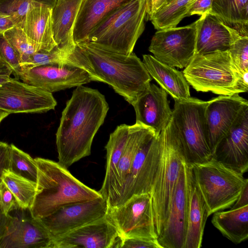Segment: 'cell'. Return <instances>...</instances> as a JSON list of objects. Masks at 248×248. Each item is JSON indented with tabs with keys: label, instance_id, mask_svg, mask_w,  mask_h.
I'll use <instances>...</instances> for the list:
<instances>
[{
	"label": "cell",
	"instance_id": "obj_44",
	"mask_svg": "<svg viewBox=\"0 0 248 248\" xmlns=\"http://www.w3.org/2000/svg\"><path fill=\"white\" fill-rule=\"evenodd\" d=\"M16 26L10 16L0 13V34Z\"/></svg>",
	"mask_w": 248,
	"mask_h": 248
},
{
	"label": "cell",
	"instance_id": "obj_29",
	"mask_svg": "<svg viewBox=\"0 0 248 248\" xmlns=\"http://www.w3.org/2000/svg\"><path fill=\"white\" fill-rule=\"evenodd\" d=\"M211 222L221 233L235 244L248 238V205L213 214Z\"/></svg>",
	"mask_w": 248,
	"mask_h": 248
},
{
	"label": "cell",
	"instance_id": "obj_31",
	"mask_svg": "<svg viewBox=\"0 0 248 248\" xmlns=\"http://www.w3.org/2000/svg\"><path fill=\"white\" fill-rule=\"evenodd\" d=\"M195 0H170L150 18L156 30L176 27Z\"/></svg>",
	"mask_w": 248,
	"mask_h": 248
},
{
	"label": "cell",
	"instance_id": "obj_12",
	"mask_svg": "<svg viewBox=\"0 0 248 248\" xmlns=\"http://www.w3.org/2000/svg\"><path fill=\"white\" fill-rule=\"evenodd\" d=\"M159 151V135L154 131L144 140L135 155L117 206L134 195L150 194L157 169Z\"/></svg>",
	"mask_w": 248,
	"mask_h": 248
},
{
	"label": "cell",
	"instance_id": "obj_27",
	"mask_svg": "<svg viewBox=\"0 0 248 248\" xmlns=\"http://www.w3.org/2000/svg\"><path fill=\"white\" fill-rule=\"evenodd\" d=\"M208 210L191 174L189 190L187 226L184 248L202 247Z\"/></svg>",
	"mask_w": 248,
	"mask_h": 248
},
{
	"label": "cell",
	"instance_id": "obj_7",
	"mask_svg": "<svg viewBox=\"0 0 248 248\" xmlns=\"http://www.w3.org/2000/svg\"><path fill=\"white\" fill-rule=\"evenodd\" d=\"M174 102L166 126L180 141L187 162L193 164L210 160L212 153L207 140L204 120L208 101L190 97Z\"/></svg>",
	"mask_w": 248,
	"mask_h": 248
},
{
	"label": "cell",
	"instance_id": "obj_9",
	"mask_svg": "<svg viewBox=\"0 0 248 248\" xmlns=\"http://www.w3.org/2000/svg\"><path fill=\"white\" fill-rule=\"evenodd\" d=\"M106 215L120 239H157L149 193L134 195L119 206L108 207Z\"/></svg>",
	"mask_w": 248,
	"mask_h": 248
},
{
	"label": "cell",
	"instance_id": "obj_43",
	"mask_svg": "<svg viewBox=\"0 0 248 248\" xmlns=\"http://www.w3.org/2000/svg\"><path fill=\"white\" fill-rule=\"evenodd\" d=\"M170 0H149L147 19H150L153 15L165 6Z\"/></svg>",
	"mask_w": 248,
	"mask_h": 248
},
{
	"label": "cell",
	"instance_id": "obj_42",
	"mask_svg": "<svg viewBox=\"0 0 248 248\" xmlns=\"http://www.w3.org/2000/svg\"><path fill=\"white\" fill-rule=\"evenodd\" d=\"M9 144L3 142H0V184L4 172L9 170Z\"/></svg>",
	"mask_w": 248,
	"mask_h": 248
},
{
	"label": "cell",
	"instance_id": "obj_36",
	"mask_svg": "<svg viewBox=\"0 0 248 248\" xmlns=\"http://www.w3.org/2000/svg\"><path fill=\"white\" fill-rule=\"evenodd\" d=\"M3 35L18 56L21 66L36 52L20 26H15L5 32Z\"/></svg>",
	"mask_w": 248,
	"mask_h": 248
},
{
	"label": "cell",
	"instance_id": "obj_21",
	"mask_svg": "<svg viewBox=\"0 0 248 248\" xmlns=\"http://www.w3.org/2000/svg\"><path fill=\"white\" fill-rule=\"evenodd\" d=\"M53 8L33 3L19 26L36 52L50 51L57 46L53 31Z\"/></svg>",
	"mask_w": 248,
	"mask_h": 248
},
{
	"label": "cell",
	"instance_id": "obj_6",
	"mask_svg": "<svg viewBox=\"0 0 248 248\" xmlns=\"http://www.w3.org/2000/svg\"><path fill=\"white\" fill-rule=\"evenodd\" d=\"M193 179L206 203L208 216L231 207L248 179L213 157L191 164Z\"/></svg>",
	"mask_w": 248,
	"mask_h": 248
},
{
	"label": "cell",
	"instance_id": "obj_30",
	"mask_svg": "<svg viewBox=\"0 0 248 248\" xmlns=\"http://www.w3.org/2000/svg\"><path fill=\"white\" fill-rule=\"evenodd\" d=\"M210 13L240 34L248 36V0H212Z\"/></svg>",
	"mask_w": 248,
	"mask_h": 248
},
{
	"label": "cell",
	"instance_id": "obj_10",
	"mask_svg": "<svg viewBox=\"0 0 248 248\" xmlns=\"http://www.w3.org/2000/svg\"><path fill=\"white\" fill-rule=\"evenodd\" d=\"M199 21L200 18L186 26L157 30L151 39L149 51L165 64L185 68L195 53Z\"/></svg>",
	"mask_w": 248,
	"mask_h": 248
},
{
	"label": "cell",
	"instance_id": "obj_13",
	"mask_svg": "<svg viewBox=\"0 0 248 248\" xmlns=\"http://www.w3.org/2000/svg\"><path fill=\"white\" fill-rule=\"evenodd\" d=\"M108 204L102 196L62 206L39 219L53 239L105 217Z\"/></svg>",
	"mask_w": 248,
	"mask_h": 248
},
{
	"label": "cell",
	"instance_id": "obj_23",
	"mask_svg": "<svg viewBox=\"0 0 248 248\" xmlns=\"http://www.w3.org/2000/svg\"><path fill=\"white\" fill-rule=\"evenodd\" d=\"M232 41L228 26L217 16L207 13L200 17L195 54H205L229 49Z\"/></svg>",
	"mask_w": 248,
	"mask_h": 248
},
{
	"label": "cell",
	"instance_id": "obj_24",
	"mask_svg": "<svg viewBox=\"0 0 248 248\" xmlns=\"http://www.w3.org/2000/svg\"><path fill=\"white\" fill-rule=\"evenodd\" d=\"M82 0H57L52 10L53 31L57 46L70 53L76 46L73 31Z\"/></svg>",
	"mask_w": 248,
	"mask_h": 248
},
{
	"label": "cell",
	"instance_id": "obj_48",
	"mask_svg": "<svg viewBox=\"0 0 248 248\" xmlns=\"http://www.w3.org/2000/svg\"><path fill=\"white\" fill-rule=\"evenodd\" d=\"M9 114V113L0 109V124L1 122Z\"/></svg>",
	"mask_w": 248,
	"mask_h": 248
},
{
	"label": "cell",
	"instance_id": "obj_15",
	"mask_svg": "<svg viewBox=\"0 0 248 248\" xmlns=\"http://www.w3.org/2000/svg\"><path fill=\"white\" fill-rule=\"evenodd\" d=\"M57 104L52 93L15 78L0 84V109L10 114L46 112Z\"/></svg>",
	"mask_w": 248,
	"mask_h": 248
},
{
	"label": "cell",
	"instance_id": "obj_39",
	"mask_svg": "<svg viewBox=\"0 0 248 248\" xmlns=\"http://www.w3.org/2000/svg\"><path fill=\"white\" fill-rule=\"evenodd\" d=\"M116 248H162L157 239L126 238L120 239L116 243Z\"/></svg>",
	"mask_w": 248,
	"mask_h": 248
},
{
	"label": "cell",
	"instance_id": "obj_5",
	"mask_svg": "<svg viewBox=\"0 0 248 248\" xmlns=\"http://www.w3.org/2000/svg\"><path fill=\"white\" fill-rule=\"evenodd\" d=\"M159 140L158 161L150 193L157 237L164 226L181 169L186 161L180 141L167 126L160 133Z\"/></svg>",
	"mask_w": 248,
	"mask_h": 248
},
{
	"label": "cell",
	"instance_id": "obj_1",
	"mask_svg": "<svg viewBox=\"0 0 248 248\" xmlns=\"http://www.w3.org/2000/svg\"><path fill=\"white\" fill-rule=\"evenodd\" d=\"M109 107L97 90L77 86L62 113L56 134L58 162L68 168L89 155L95 135Z\"/></svg>",
	"mask_w": 248,
	"mask_h": 248
},
{
	"label": "cell",
	"instance_id": "obj_18",
	"mask_svg": "<svg viewBox=\"0 0 248 248\" xmlns=\"http://www.w3.org/2000/svg\"><path fill=\"white\" fill-rule=\"evenodd\" d=\"M212 157L242 174L248 170V105L217 145Z\"/></svg>",
	"mask_w": 248,
	"mask_h": 248
},
{
	"label": "cell",
	"instance_id": "obj_38",
	"mask_svg": "<svg viewBox=\"0 0 248 248\" xmlns=\"http://www.w3.org/2000/svg\"><path fill=\"white\" fill-rule=\"evenodd\" d=\"M0 60L11 70L15 78L19 79L21 72L20 59L3 34H0Z\"/></svg>",
	"mask_w": 248,
	"mask_h": 248
},
{
	"label": "cell",
	"instance_id": "obj_32",
	"mask_svg": "<svg viewBox=\"0 0 248 248\" xmlns=\"http://www.w3.org/2000/svg\"><path fill=\"white\" fill-rule=\"evenodd\" d=\"M2 180L15 196L19 207L30 210L34 202L36 183L19 176L9 170L4 172Z\"/></svg>",
	"mask_w": 248,
	"mask_h": 248
},
{
	"label": "cell",
	"instance_id": "obj_41",
	"mask_svg": "<svg viewBox=\"0 0 248 248\" xmlns=\"http://www.w3.org/2000/svg\"><path fill=\"white\" fill-rule=\"evenodd\" d=\"M212 0H195L190 6L186 16L198 15L200 16L209 13Z\"/></svg>",
	"mask_w": 248,
	"mask_h": 248
},
{
	"label": "cell",
	"instance_id": "obj_20",
	"mask_svg": "<svg viewBox=\"0 0 248 248\" xmlns=\"http://www.w3.org/2000/svg\"><path fill=\"white\" fill-rule=\"evenodd\" d=\"M132 105L136 113V123L152 128L157 135L165 128L172 115L167 93L154 84L150 83Z\"/></svg>",
	"mask_w": 248,
	"mask_h": 248
},
{
	"label": "cell",
	"instance_id": "obj_8",
	"mask_svg": "<svg viewBox=\"0 0 248 248\" xmlns=\"http://www.w3.org/2000/svg\"><path fill=\"white\" fill-rule=\"evenodd\" d=\"M183 73L189 85L197 92H210L219 95L240 93V76L229 50L194 54Z\"/></svg>",
	"mask_w": 248,
	"mask_h": 248
},
{
	"label": "cell",
	"instance_id": "obj_45",
	"mask_svg": "<svg viewBox=\"0 0 248 248\" xmlns=\"http://www.w3.org/2000/svg\"><path fill=\"white\" fill-rule=\"evenodd\" d=\"M246 205H248V184L244 187L239 196L231 208L235 209Z\"/></svg>",
	"mask_w": 248,
	"mask_h": 248
},
{
	"label": "cell",
	"instance_id": "obj_19",
	"mask_svg": "<svg viewBox=\"0 0 248 248\" xmlns=\"http://www.w3.org/2000/svg\"><path fill=\"white\" fill-rule=\"evenodd\" d=\"M119 239L116 227L106 215L54 238L52 248H114Z\"/></svg>",
	"mask_w": 248,
	"mask_h": 248
},
{
	"label": "cell",
	"instance_id": "obj_49",
	"mask_svg": "<svg viewBox=\"0 0 248 248\" xmlns=\"http://www.w3.org/2000/svg\"></svg>",
	"mask_w": 248,
	"mask_h": 248
},
{
	"label": "cell",
	"instance_id": "obj_34",
	"mask_svg": "<svg viewBox=\"0 0 248 248\" xmlns=\"http://www.w3.org/2000/svg\"><path fill=\"white\" fill-rule=\"evenodd\" d=\"M229 28L232 36L229 52L233 64L241 77L248 73V36L242 35L236 30Z\"/></svg>",
	"mask_w": 248,
	"mask_h": 248
},
{
	"label": "cell",
	"instance_id": "obj_14",
	"mask_svg": "<svg viewBox=\"0 0 248 248\" xmlns=\"http://www.w3.org/2000/svg\"><path fill=\"white\" fill-rule=\"evenodd\" d=\"M19 79L50 93L93 81L86 70L66 61L31 68H22Z\"/></svg>",
	"mask_w": 248,
	"mask_h": 248
},
{
	"label": "cell",
	"instance_id": "obj_16",
	"mask_svg": "<svg viewBox=\"0 0 248 248\" xmlns=\"http://www.w3.org/2000/svg\"><path fill=\"white\" fill-rule=\"evenodd\" d=\"M9 213L6 232L0 240V248H52L53 238L39 219L25 215L24 209Z\"/></svg>",
	"mask_w": 248,
	"mask_h": 248
},
{
	"label": "cell",
	"instance_id": "obj_25",
	"mask_svg": "<svg viewBox=\"0 0 248 248\" xmlns=\"http://www.w3.org/2000/svg\"><path fill=\"white\" fill-rule=\"evenodd\" d=\"M142 62L150 76L174 100H185L191 97L189 85L183 72L151 55H143Z\"/></svg>",
	"mask_w": 248,
	"mask_h": 248
},
{
	"label": "cell",
	"instance_id": "obj_4",
	"mask_svg": "<svg viewBox=\"0 0 248 248\" xmlns=\"http://www.w3.org/2000/svg\"><path fill=\"white\" fill-rule=\"evenodd\" d=\"M148 0H131L121 6L96 26L84 42L109 51L131 54L144 30Z\"/></svg>",
	"mask_w": 248,
	"mask_h": 248
},
{
	"label": "cell",
	"instance_id": "obj_33",
	"mask_svg": "<svg viewBox=\"0 0 248 248\" xmlns=\"http://www.w3.org/2000/svg\"><path fill=\"white\" fill-rule=\"evenodd\" d=\"M9 170L30 181L36 183L38 167L35 158L18 148L13 144L9 145Z\"/></svg>",
	"mask_w": 248,
	"mask_h": 248
},
{
	"label": "cell",
	"instance_id": "obj_17",
	"mask_svg": "<svg viewBox=\"0 0 248 248\" xmlns=\"http://www.w3.org/2000/svg\"><path fill=\"white\" fill-rule=\"evenodd\" d=\"M247 105V100L238 93L219 95L208 101L204 120L207 140L212 153Z\"/></svg>",
	"mask_w": 248,
	"mask_h": 248
},
{
	"label": "cell",
	"instance_id": "obj_11",
	"mask_svg": "<svg viewBox=\"0 0 248 248\" xmlns=\"http://www.w3.org/2000/svg\"><path fill=\"white\" fill-rule=\"evenodd\" d=\"M191 166L183 163L168 216L157 241L162 248H184L186 238Z\"/></svg>",
	"mask_w": 248,
	"mask_h": 248
},
{
	"label": "cell",
	"instance_id": "obj_40",
	"mask_svg": "<svg viewBox=\"0 0 248 248\" xmlns=\"http://www.w3.org/2000/svg\"><path fill=\"white\" fill-rule=\"evenodd\" d=\"M0 208L6 215L20 208L15 196L3 182L0 184Z\"/></svg>",
	"mask_w": 248,
	"mask_h": 248
},
{
	"label": "cell",
	"instance_id": "obj_46",
	"mask_svg": "<svg viewBox=\"0 0 248 248\" xmlns=\"http://www.w3.org/2000/svg\"><path fill=\"white\" fill-rule=\"evenodd\" d=\"M9 222V214H5L0 208V240L4 235Z\"/></svg>",
	"mask_w": 248,
	"mask_h": 248
},
{
	"label": "cell",
	"instance_id": "obj_28",
	"mask_svg": "<svg viewBox=\"0 0 248 248\" xmlns=\"http://www.w3.org/2000/svg\"><path fill=\"white\" fill-rule=\"evenodd\" d=\"M129 126L125 124L118 126L110 134L105 146L107 151L106 173L103 185L98 192L108 204L112 196L118 164L128 140Z\"/></svg>",
	"mask_w": 248,
	"mask_h": 248
},
{
	"label": "cell",
	"instance_id": "obj_35",
	"mask_svg": "<svg viewBox=\"0 0 248 248\" xmlns=\"http://www.w3.org/2000/svg\"><path fill=\"white\" fill-rule=\"evenodd\" d=\"M57 0H0V13L8 15L19 26L31 4L42 3L54 8Z\"/></svg>",
	"mask_w": 248,
	"mask_h": 248
},
{
	"label": "cell",
	"instance_id": "obj_22",
	"mask_svg": "<svg viewBox=\"0 0 248 248\" xmlns=\"http://www.w3.org/2000/svg\"><path fill=\"white\" fill-rule=\"evenodd\" d=\"M131 0H82L75 22L76 45L85 42L92 31L115 10Z\"/></svg>",
	"mask_w": 248,
	"mask_h": 248
},
{
	"label": "cell",
	"instance_id": "obj_47",
	"mask_svg": "<svg viewBox=\"0 0 248 248\" xmlns=\"http://www.w3.org/2000/svg\"><path fill=\"white\" fill-rule=\"evenodd\" d=\"M12 74L11 70L0 61V84L7 81Z\"/></svg>",
	"mask_w": 248,
	"mask_h": 248
},
{
	"label": "cell",
	"instance_id": "obj_3",
	"mask_svg": "<svg viewBox=\"0 0 248 248\" xmlns=\"http://www.w3.org/2000/svg\"><path fill=\"white\" fill-rule=\"evenodd\" d=\"M38 167L36 190L32 207L33 217L40 219L62 206L101 196L98 191L81 183L59 162L35 158Z\"/></svg>",
	"mask_w": 248,
	"mask_h": 248
},
{
	"label": "cell",
	"instance_id": "obj_2",
	"mask_svg": "<svg viewBox=\"0 0 248 248\" xmlns=\"http://www.w3.org/2000/svg\"><path fill=\"white\" fill-rule=\"evenodd\" d=\"M66 61L86 70L93 81L108 84L131 105L152 80L142 61L133 52H113L84 42L76 45Z\"/></svg>",
	"mask_w": 248,
	"mask_h": 248
},
{
	"label": "cell",
	"instance_id": "obj_37",
	"mask_svg": "<svg viewBox=\"0 0 248 248\" xmlns=\"http://www.w3.org/2000/svg\"><path fill=\"white\" fill-rule=\"evenodd\" d=\"M69 54L60 49L57 46L50 51H38L30 57L21 65V68L65 62Z\"/></svg>",
	"mask_w": 248,
	"mask_h": 248
},
{
	"label": "cell",
	"instance_id": "obj_26",
	"mask_svg": "<svg viewBox=\"0 0 248 248\" xmlns=\"http://www.w3.org/2000/svg\"><path fill=\"white\" fill-rule=\"evenodd\" d=\"M154 131L152 128L140 123H136L129 126L128 140L117 166L112 196L108 204L109 208L118 206L135 155L144 140Z\"/></svg>",
	"mask_w": 248,
	"mask_h": 248
}]
</instances>
